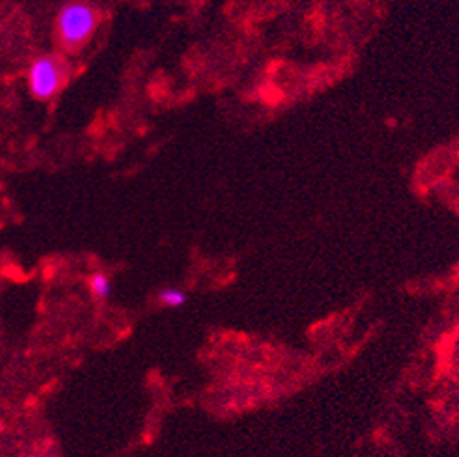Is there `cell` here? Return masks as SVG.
Segmentation results:
<instances>
[{
  "mask_svg": "<svg viewBox=\"0 0 459 457\" xmlns=\"http://www.w3.org/2000/svg\"><path fill=\"white\" fill-rule=\"evenodd\" d=\"M95 26H97V15L94 8L84 2H71L58 13V41L66 50L75 52L88 43V39L94 36Z\"/></svg>",
  "mask_w": 459,
  "mask_h": 457,
  "instance_id": "cell-1",
  "label": "cell"
},
{
  "mask_svg": "<svg viewBox=\"0 0 459 457\" xmlns=\"http://www.w3.org/2000/svg\"><path fill=\"white\" fill-rule=\"evenodd\" d=\"M68 77V66L57 55H47L32 64L28 71V86L34 97L49 99L64 86Z\"/></svg>",
  "mask_w": 459,
  "mask_h": 457,
  "instance_id": "cell-2",
  "label": "cell"
},
{
  "mask_svg": "<svg viewBox=\"0 0 459 457\" xmlns=\"http://www.w3.org/2000/svg\"><path fill=\"white\" fill-rule=\"evenodd\" d=\"M90 291L95 299H108L113 293V284L105 273H94L90 276Z\"/></svg>",
  "mask_w": 459,
  "mask_h": 457,
  "instance_id": "cell-3",
  "label": "cell"
},
{
  "mask_svg": "<svg viewBox=\"0 0 459 457\" xmlns=\"http://www.w3.org/2000/svg\"><path fill=\"white\" fill-rule=\"evenodd\" d=\"M157 297H159V302H161V304H164V307H170V308L182 307V304H185V301H187V295H185V291H182L179 288L161 289Z\"/></svg>",
  "mask_w": 459,
  "mask_h": 457,
  "instance_id": "cell-4",
  "label": "cell"
}]
</instances>
